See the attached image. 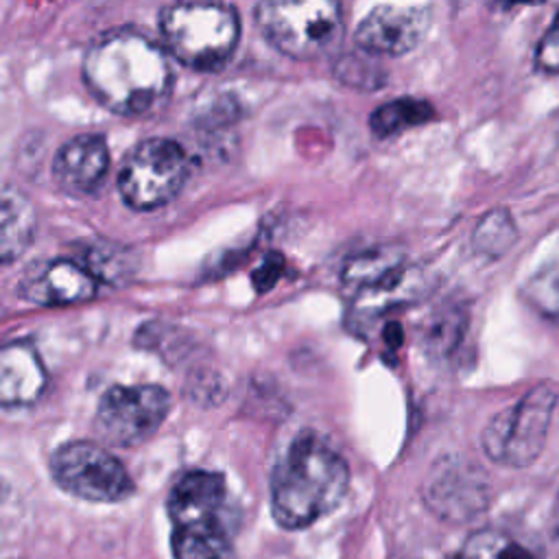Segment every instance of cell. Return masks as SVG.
I'll list each match as a JSON object with an SVG mask.
<instances>
[{
  "label": "cell",
  "instance_id": "obj_26",
  "mask_svg": "<svg viewBox=\"0 0 559 559\" xmlns=\"http://www.w3.org/2000/svg\"><path fill=\"white\" fill-rule=\"evenodd\" d=\"M500 7H515V4H542L546 0H496Z\"/></svg>",
  "mask_w": 559,
  "mask_h": 559
},
{
  "label": "cell",
  "instance_id": "obj_4",
  "mask_svg": "<svg viewBox=\"0 0 559 559\" xmlns=\"http://www.w3.org/2000/svg\"><path fill=\"white\" fill-rule=\"evenodd\" d=\"M255 17L264 37L293 59L323 57L343 26L338 0H262Z\"/></svg>",
  "mask_w": 559,
  "mask_h": 559
},
{
  "label": "cell",
  "instance_id": "obj_15",
  "mask_svg": "<svg viewBox=\"0 0 559 559\" xmlns=\"http://www.w3.org/2000/svg\"><path fill=\"white\" fill-rule=\"evenodd\" d=\"M520 288L539 317L559 323V234L542 245Z\"/></svg>",
  "mask_w": 559,
  "mask_h": 559
},
{
  "label": "cell",
  "instance_id": "obj_28",
  "mask_svg": "<svg viewBox=\"0 0 559 559\" xmlns=\"http://www.w3.org/2000/svg\"><path fill=\"white\" fill-rule=\"evenodd\" d=\"M557 131H559V120H557Z\"/></svg>",
  "mask_w": 559,
  "mask_h": 559
},
{
  "label": "cell",
  "instance_id": "obj_23",
  "mask_svg": "<svg viewBox=\"0 0 559 559\" xmlns=\"http://www.w3.org/2000/svg\"><path fill=\"white\" fill-rule=\"evenodd\" d=\"M371 57L373 55L362 48L358 55L341 57V61L336 63V76L343 83L360 85L365 90H376L384 81V72Z\"/></svg>",
  "mask_w": 559,
  "mask_h": 559
},
{
  "label": "cell",
  "instance_id": "obj_18",
  "mask_svg": "<svg viewBox=\"0 0 559 559\" xmlns=\"http://www.w3.org/2000/svg\"><path fill=\"white\" fill-rule=\"evenodd\" d=\"M459 559H542L535 548L498 528H483L467 537Z\"/></svg>",
  "mask_w": 559,
  "mask_h": 559
},
{
  "label": "cell",
  "instance_id": "obj_20",
  "mask_svg": "<svg viewBox=\"0 0 559 559\" xmlns=\"http://www.w3.org/2000/svg\"><path fill=\"white\" fill-rule=\"evenodd\" d=\"M515 238H518V227L513 216L509 214V210L496 207L478 221L472 234V245L478 255L496 260L513 247Z\"/></svg>",
  "mask_w": 559,
  "mask_h": 559
},
{
  "label": "cell",
  "instance_id": "obj_16",
  "mask_svg": "<svg viewBox=\"0 0 559 559\" xmlns=\"http://www.w3.org/2000/svg\"><path fill=\"white\" fill-rule=\"evenodd\" d=\"M175 559H231V539L223 520H201L173 526Z\"/></svg>",
  "mask_w": 559,
  "mask_h": 559
},
{
  "label": "cell",
  "instance_id": "obj_1",
  "mask_svg": "<svg viewBox=\"0 0 559 559\" xmlns=\"http://www.w3.org/2000/svg\"><path fill=\"white\" fill-rule=\"evenodd\" d=\"M83 76L92 94L122 116L148 114L173 83L166 52L144 33L127 28L105 33L90 46Z\"/></svg>",
  "mask_w": 559,
  "mask_h": 559
},
{
  "label": "cell",
  "instance_id": "obj_11",
  "mask_svg": "<svg viewBox=\"0 0 559 559\" xmlns=\"http://www.w3.org/2000/svg\"><path fill=\"white\" fill-rule=\"evenodd\" d=\"M20 295L39 306H72L96 295V277L85 264L52 260L28 269L20 282Z\"/></svg>",
  "mask_w": 559,
  "mask_h": 559
},
{
  "label": "cell",
  "instance_id": "obj_8",
  "mask_svg": "<svg viewBox=\"0 0 559 559\" xmlns=\"http://www.w3.org/2000/svg\"><path fill=\"white\" fill-rule=\"evenodd\" d=\"M170 411V395L159 384L111 386L103 393L96 415V435L111 443L131 448L157 432Z\"/></svg>",
  "mask_w": 559,
  "mask_h": 559
},
{
  "label": "cell",
  "instance_id": "obj_17",
  "mask_svg": "<svg viewBox=\"0 0 559 559\" xmlns=\"http://www.w3.org/2000/svg\"><path fill=\"white\" fill-rule=\"evenodd\" d=\"M35 234V210L31 201L15 188L2 190V229H0V255L9 264L31 245Z\"/></svg>",
  "mask_w": 559,
  "mask_h": 559
},
{
  "label": "cell",
  "instance_id": "obj_14",
  "mask_svg": "<svg viewBox=\"0 0 559 559\" xmlns=\"http://www.w3.org/2000/svg\"><path fill=\"white\" fill-rule=\"evenodd\" d=\"M46 386V369L31 343L13 341L0 352V402L4 408L33 404Z\"/></svg>",
  "mask_w": 559,
  "mask_h": 559
},
{
  "label": "cell",
  "instance_id": "obj_10",
  "mask_svg": "<svg viewBox=\"0 0 559 559\" xmlns=\"http://www.w3.org/2000/svg\"><path fill=\"white\" fill-rule=\"evenodd\" d=\"M430 28V11L424 7L380 4L356 28L358 48L371 55L397 57L411 52Z\"/></svg>",
  "mask_w": 559,
  "mask_h": 559
},
{
  "label": "cell",
  "instance_id": "obj_25",
  "mask_svg": "<svg viewBox=\"0 0 559 559\" xmlns=\"http://www.w3.org/2000/svg\"><path fill=\"white\" fill-rule=\"evenodd\" d=\"M280 273H282V258L269 255V258L258 266V271L253 273V284H255V288H258V290H269V288L277 282Z\"/></svg>",
  "mask_w": 559,
  "mask_h": 559
},
{
  "label": "cell",
  "instance_id": "obj_19",
  "mask_svg": "<svg viewBox=\"0 0 559 559\" xmlns=\"http://www.w3.org/2000/svg\"><path fill=\"white\" fill-rule=\"evenodd\" d=\"M435 116L432 107L426 100L417 98H397L380 109H376L369 118V127L378 138H391L411 127L424 124Z\"/></svg>",
  "mask_w": 559,
  "mask_h": 559
},
{
  "label": "cell",
  "instance_id": "obj_6",
  "mask_svg": "<svg viewBox=\"0 0 559 559\" xmlns=\"http://www.w3.org/2000/svg\"><path fill=\"white\" fill-rule=\"evenodd\" d=\"M190 175L186 148L170 138H151L124 159L118 188L133 210H155L168 203Z\"/></svg>",
  "mask_w": 559,
  "mask_h": 559
},
{
  "label": "cell",
  "instance_id": "obj_13",
  "mask_svg": "<svg viewBox=\"0 0 559 559\" xmlns=\"http://www.w3.org/2000/svg\"><path fill=\"white\" fill-rule=\"evenodd\" d=\"M225 478L216 472L192 469L183 474L168 496V515L175 524L218 520L225 507Z\"/></svg>",
  "mask_w": 559,
  "mask_h": 559
},
{
  "label": "cell",
  "instance_id": "obj_24",
  "mask_svg": "<svg viewBox=\"0 0 559 559\" xmlns=\"http://www.w3.org/2000/svg\"><path fill=\"white\" fill-rule=\"evenodd\" d=\"M535 63L546 74H559V11L537 44Z\"/></svg>",
  "mask_w": 559,
  "mask_h": 559
},
{
  "label": "cell",
  "instance_id": "obj_21",
  "mask_svg": "<svg viewBox=\"0 0 559 559\" xmlns=\"http://www.w3.org/2000/svg\"><path fill=\"white\" fill-rule=\"evenodd\" d=\"M463 330H465V312L459 306H448L426 319L421 338L430 354L443 356L459 345Z\"/></svg>",
  "mask_w": 559,
  "mask_h": 559
},
{
  "label": "cell",
  "instance_id": "obj_22",
  "mask_svg": "<svg viewBox=\"0 0 559 559\" xmlns=\"http://www.w3.org/2000/svg\"><path fill=\"white\" fill-rule=\"evenodd\" d=\"M90 273L107 284H124L129 280V275L133 273V255L131 251L111 245V242H100L96 247H92L85 253V262H83Z\"/></svg>",
  "mask_w": 559,
  "mask_h": 559
},
{
  "label": "cell",
  "instance_id": "obj_9",
  "mask_svg": "<svg viewBox=\"0 0 559 559\" xmlns=\"http://www.w3.org/2000/svg\"><path fill=\"white\" fill-rule=\"evenodd\" d=\"M426 504L443 520H472L489 504V483L469 461H439L424 485Z\"/></svg>",
  "mask_w": 559,
  "mask_h": 559
},
{
  "label": "cell",
  "instance_id": "obj_12",
  "mask_svg": "<svg viewBox=\"0 0 559 559\" xmlns=\"http://www.w3.org/2000/svg\"><path fill=\"white\" fill-rule=\"evenodd\" d=\"M109 170V151L100 135H76L68 140L52 159L57 186L74 197L94 194Z\"/></svg>",
  "mask_w": 559,
  "mask_h": 559
},
{
  "label": "cell",
  "instance_id": "obj_27",
  "mask_svg": "<svg viewBox=\"0 0 559 559\" xmlns=\"http://www.w3.org/2000/svg\"><path fill=\"white\" fill-rule=\"evenodd\" d=\"M552 526L559 535V493H557V500H555V507H552Z\"/></svg>",
  "mask_w": 559,
  "mask_h": 559
},
{
  "label": "cell",
  "instance_id": "obj_2",
  "mask_svg": "<svg viewBox=\"0 0 559 559\" xmlns=\"http://www.w3.org/2000/svg\"><path fill=\"white\" fill-rule=\"evenodd\" d=\"M343 456L314 432H301L271 478V511L284 528H304L336 509L347 491Z\"/></svg>",
  "mask_w": 559,
  "mask_h": 559
},
{
  "label": "cell",
  "instance_id": "obj_5",
  "mask_svg": "<svg viewBox=\"0 0 559 559\" xmlns=\"http://www.w3.org/2000/svg\"><path fill=\"white\" fill-rule=\"evenodd\" d=\"M557 397V389L542 382L528 389L511 408L496 413L483 430L485 454L509 467L533 463L546 445Z\"/></svg>",
  "mask_w": 559,
  "mask_h": 559
},
{
  "label": "cell",
  "instance_id": "obj_3",
  "mask_svg": "<svg viewBox=\"0 0 559 559\" xmlns=\"http://www.w3.org/2000/svg\"><path fill=\"white\" fill-rule=\"evenodd\" d=\"M164 41L183 66L212 72L225 66L238 44L234 9L216 2H177L162 13Z\"/></svg>",
  "mask_w": 559,
  "mask_h": 559
},
{
  "label": "cell",
  "instance_id": "obj_7",
  "mask_svg": "<svg viewBox=\"0 0 559 559\" xmlns=\"http://www.w3.org/2000/svg\"><path fill=\"white\" fill-rule=\"evenodd\" d=\"M55 483L90 502H118L133 491L124 465L103 445L90 441H70L59 445L50 456Z\"/></svg>",
  "mask_w": 559,
  "mask_h": 559
}]
</instances>
